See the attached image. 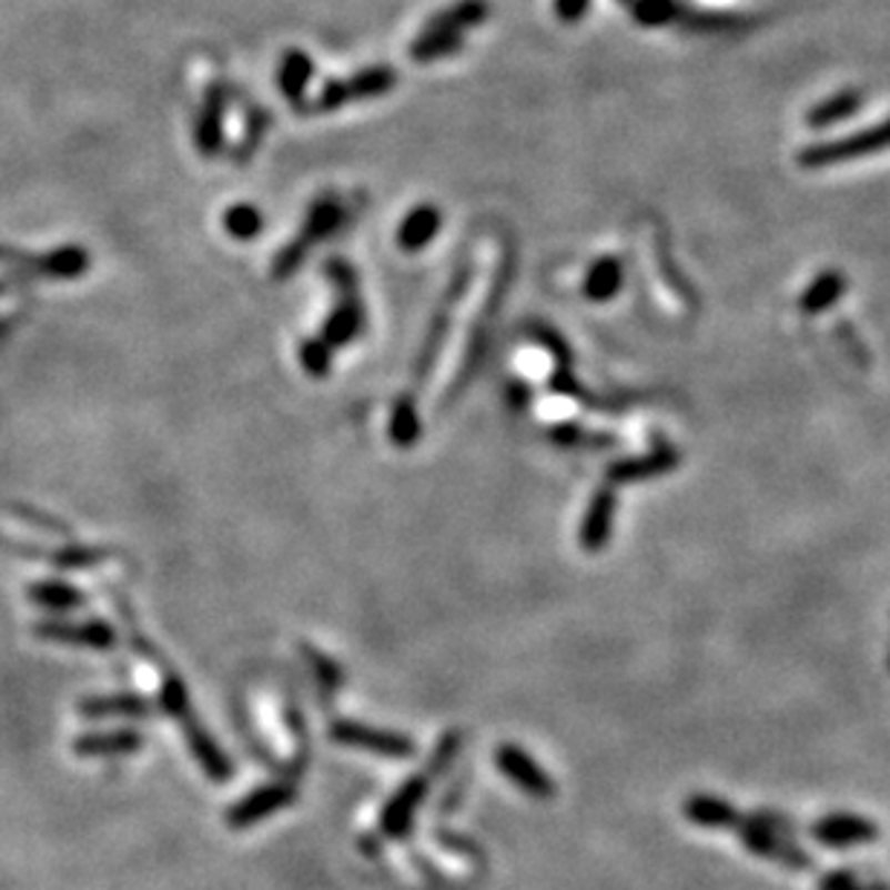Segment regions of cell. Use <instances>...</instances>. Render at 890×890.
<instances>
[{
  "label": "cell",
  "instance_id": "6da1fadb",
  "mask_svg": "<svg viewBox=\"0 0 890 890\" xmlns=\"http://www.w3.org/2000/svg\"><path fill=\"white\" fill-rule=\"evenodd\" d=\"M882 151H890V117L884 122L873 124V128H864V131L847 133L841 139H832V142H818V145L803 148L798 154V162L801 169H830V165H841V162H853V160H864V156L882 154Z\"/></svg>",
  "mask_w": 890,
  "mask_h": 890
},
{
  "label": "cell",
  "instance_id": "7a4b0ae2",
  "mask_svg": "<svg viewBox=\"0 0 890 890\" xmlns=\"http://www.w3.org/2000/svg\"><path fill=\"white\" fill-rule=\"evenodd\" d=\"M327 275L336 281L338 286V310L327 318L322 333V342L327 344L330 351H336L342 344H351L353 338L362 333L365 327V315H362V301H358L356 292V277H353V270L344 261H330Z\"/></svg>",
  "mask_w": 890,
  "mask_h": 890
},
{
  "label": "cell",
  "instance_id": "3957f363",
  "mask_svg": "<svg viewBox=\"0 0 890 890\" xmlns=\"http://www.w3.org/2000/svg\"><path fill=\"white\" fill-rule=\"evenodd\" d=\"M396 88V73L391 67L380 64V67H365L358 70L356 75L351 79H336L327 81L322 88V93L315 95L310 110L313 113H324V110H338L344 104L353 102H365V99H376V95H385Z\"/></svg>",
  "mask_w": 890,
  "mask_h": 890
},
{
  "label": "cell",
  "instance_id": "277c9868",
  "mask_svg": "<svg viewBox=\"0 0 890 890\" xmlns=\"http://www.w3.org/2000/svg\"><path fill=\"white\" fill-rule=\"evenodd\" d=\"M342 205H338L336 198H322L318 203L310 209V218L307 223H304V229H301L299 234H295V241L290 243L286 249H281L275 257V266H272V277H286L292 275V272L299 270L301 263H304V257H307L310 249L315 246V243H322L324 237H330V234L336 232L338 223H342Z\"/></svg>",
  "mask_w": 890,
  "mask_h": 890
},
{
  "label": "cell",
  "instance_id": "5b68a950",
  "mask_svg": "<svg viewBox=\"0 0 890 890\" xmlns=\"http://www.w3.org/2000/svg\"><path fill=\"white\" fill-rule=\"evenodd\" d=\"M468 275H472V266L461 263V270L454 272V277H452V286H448V292H445V304L439 307V313L434 315L428 336H425L423 351H419V358H416L414 376H411V387H408L411 396L419 391V385H423V380H425V373H428V367L434 365V358H437L439 347H443L445 330H448V324H452V307L463 299V292H466V286H468Z\"/></svg>",
  "mask_w": 890,
  "mask_h": 890
},
{
  "label": "cell",
  "instance_id": "8992f818",
  "mask_svg": "<svg viewBox=\"0 0 890 890\" xmlns=\"http://www.w3.org/2000/svg\"><path fill=\"white\" fill-rule=\"evenodd\" d=\"M330 737L342 746L351 749H362V752L382 755V758H411L414 755V744L408 737L396 735V731L385 729H371L362 722L353 720H336L330 726Z\"/></svg>",
  "mask_w": 890,
  "mask_h": 890
},
{
  "label": "cell",
  "instance_id": "52a82bcc",
  "mask_svg": "<svg viewBox=\"0 0 890 890\" xmlns=\"http://www.w3.org/2000/svg\"><path fill=\"white\" fill-rule=\"evenodd\" d=\"M737 836L744 841L755 856H763V859H775L787 864L792 870H807L810 868V859L798 850L796 845L783 841L778 832H775V821H767V818H749V821H737Z\"/></svg>",
  "mask_w": 890,
  "mask_h": 890
},
{
  "label": "cell",
  "instance_id": "ba28073f",
  "mask_svg": "<svg viewBox=\"0 0 890 890\" xmlns=\"http://www.w3.org/2000/svg\"><path fill=\"white\" fill-rule=\"evenodd\" d=\"M295 798H299V792H295L292 783H270V787L252 789L246 798H241L234 807H229L226 825L234 827V830L252 827L257 821H263V818H270L272 812L290 807Z\"/></svg>",
  "mask_w": 890,
  "mask_h": 890
},
{
  "label": "cell",
  "instance_id": "9c48e42d",
  "mask_svg": "<svg viewBox=\"0 0 890 890\" xmlns=\"http://www.w3.org/2000/svg\"><path fill=\"white\" fill-rule=\"evenodd\" d=\"M812 839L832 850H847L856 845H873L879 839V827L870 818L853 812H830L812 825Z\"/></svg>",
  "mask_w": 890,
  "mask_h": 890
},
{
  "label": "cell",
  "instance_id": "30bf717a",
  "mask_svg": "<svg viewBox=\"0 0 890 890\" xmlns=\"http://www.w3.org/2000/svg\"><path fill=\"white\" fill-rule=\"evenodd\" d=\"M497 760V769L509 778L512 783H518L520 789H524L526 796L529 798H538V801H547V798H553L555 787L553 781H549V775L544 772V769L535 763L529 755L520 749V746L515 744H504L500 749H497L495 755Z\"/></svg>",
  "mask_w": 890,
  "mask_h": 890
},
{
  "label": "cell",
  "instance_id": "8fae6325",
  "mask_svg": "<svg viewBox=\"0 0 890 890\" xmlns=\"http://www.w3.org/2000/svg\"><path fill=\"white\" fill-rule=\"evenodd\" d=\"M614 518H616V495L610 486H601V489L593 495L590 506H587L584 524L581 529H578V544H581L587 553H599V549H605L607 540H610V533H614Z\"/></svg>",
  "mask_w": 890,
  "mask_h": 890
},
{
  "label": "cell",
  "instance_id": "7c38bea8",
  "mask_svg": "<svg viewBox=\"0 0 890 890\" xmlns=\"http://www.w3.org/2000/svg\"><path fill=\"white\" fill-rule=\"evenodd\" d=\"M425 796H428V778H425V775H416V778H411V781L387 801L385 812H382V832L391 836V839H402V836L408 832L416 807L425 801Z\"/></svg>",
  "mask_w": 890,
  "mask_h": 890
},
{
  "label": "cell",
  "instance_id": "4fadbf2b",
  "mask_svg": "<svg viewBox=\"0 0 890 890\" xmlns=\"http://www.w3.org/2000/svg\"><path fill=\"white\" fill-rule=\"evenodd\" d=\"M223 110H226V95L214 84L205 93L203 110H200L198 124H194V139L203 156H218L223 148Z\"/></svg>",
  "mask_w": 890,
  "mask_h": 890
},
{
  "label": "cell",
  "instance_id": "5bb4252c",
  "mask_svg": "<svg viewBox=\"0 0 890 890\" xmlns=\"http://www.w3.org/2000/svg\"><path fill=\"white\" fill-rule=\"evenodd\" d=\"M489 16H492V9L486 0H457V3H452V7L443 9V12H437V16L431 18V21L425 23V30L448 32V36L466 38L468 30L481 27V23L486 21Z\"/></svg>",
  "mask_w": 890,
  "mask_h": 890
},
{
  "label": "cell",
  "instance_id": "9a60e30c",
  "mask_svg": "<svg viewBox=\"0 0 890 890\" xmlns=\"http://www.w3.org/2000/svg\"><path fill=\"white\" fill-rule=\"evenodd\" d=\"M315 73V64L304 50H286L281 64H277V88L292 102V108L301 110L304 93L310 88V79Z\"/></svg>",
  "mask_w": 890,
  "mask_h": 890
},
{
  "label": "cell",
  "instance_id": "2e32d148",
  "mask_svg": "<svg viewBox=\"0 0 890 890\" xmlns=\"http://www.w3.org/2000/svg\"><path fill=\"white\" fill-rule=\"evenodd\" d=\"M679 463V454L668 445L657 448L654 454H645V457H636V461H625L610 466L607 472V481L610 483H634V481H645V477H657L671 472L674 466Z\"/></svg>",
  "mask_w": 890,
  "mask_h": 890
},
{
  "label": "cell",
  "instance_id": "e0dca14e",
  "mask_svg": "<svg viewBox=\"0 0 890 890\" xmlns=\"http://www.w3.org/2000/svg\"><path fill=\"white\" fill-rule=\"evenodd\" d=\"M185 737H189V746H191V755L198 758L200 769H203L212 781H226L229 775H232V767H229V758L223 752H220V746L214 744L212 737L205 735L203 726L198 722V717L191 722H185L183 726Z\"/></svg>",
  "mask_w": 890,
  "mask_h": 890
},
{
  "label": "cell",
  "instance_id": "ac0fdd59",
  "mask_svg": "<svg viewBox=\"0 0 890 890\" xmlns=\"http://www.w3.org/2000/svg\"><path fill=\"white\" fill-rule=\"evenodd\" d=\"M439 226H443V214L434 205H416V209H411L408 218L402 220L400 246L405 252H419V249H425L434 241Z\"/></svg>",
  "mask_w": 890,
  "mask_h": 890
},
{
  "label": "cell",
  "instance_id": "d6986e66",
  "mask_svg": "<svg viewBox=\"0 0 890 890\" xmlns=\"http://www.w3.org/2000/svg\"><path fill=\"white\" fill-rule=\"evenodd\" d=\"M686 818L697 827H708V830H729L737 827L740 816L729 801L715 796H691L686 801Z\"/></svg>",
  "mask_w": 890,
  "mask_h": 890
},
{
  "label": "cell",
  "instance_id": "ffe728a7",
  "mask_svg": "<svg viewBox=\"0 0 890 890\" xmlns=\"http://www.w3.org/2000/svg\"><path fill=\"white\" fill-rule=\"evenodd\" d=\"M861 104H864V95H861L859 90H841V93L830 95V99H825L821 104H816V108L807 113V124H810V128H830V124L845 122V119H850L853 113H859Z\"/></svg>",
  "mask_w": 890,
  "mask_h": 890
},
{
  "label": "cell",
  "instance_id": "44dd1931",
  "mask_svg": "<svg viewBox=\"0 0 890 890\" xmlns=\"http://www.w3.org/2000/svg\"><path fill=\"white\" fill-rule=\"evenodd\" d=\"M621 281H625V270L619 257H599L587 272L584 295L590 301H610L621 290Z\"/></svg>",
  "mask_w": 890,
  "mask_h": 890
},
{
  "label": "cell",
  "instance_id": "7402d4cb",
  "mask_svg": "<svg viewBox=\"0 0 890 890\" xmlns=\"http://www.w3.org/2000/svg\"><path fill=\"white\" fill-rule=\"evenodd\" d=\"M845 290H847V277L841 275V272H825V275H818L810 284V290L801 295V310L807 315L825 313V310H830L832 304L845 295Z\"/></svg>",
  "mask_w": 890,
  "mask_h": 890
},
{
  "label": "cell",
  "instance_id": "603a6c76",
  "mask_svg": "<svg viewBox=\"0 0 890 890\" xmlns=\"http://www.w3.org/2000/svg\"><path fill=\"white\" fill-rule=\"evenodd\" d=\"M142 746V737L136 731H108V735H84L75 740L79 755H128L136 752Z\"/></svg>",
  "mask_w": 890,
  "mask_h": 890
},
{
  "label": "cell",
  "instance_id": "cb8c5ba5",
  "mask_svg": "<svg viewBox=\"0 0 890 890\" xmlns=\"http://www.w3.org/2000/svg\"><path fill=\"white\" fill-rule=\"evenodd\" d=\"M41 634L52 636V639H61V643L90 645V648H113V645H117V634H113L108 625H102V621L75 625V628H67V625H47Z\"/></svg>",
  "mask_w": 890,
  "mask_h": 890
},
{
  "label": "cell",
  "instance_id": "d4e9b609",
  "mask_svg": "<svg viewBox=\"0 0 890 890\" xmlns=\"http://www.w3.org/2000/svg\"><path fill=\"white\" fill-rule=\"evenodd\" d=\"M423 425H419V411H416V400L411 394H402L396 400L394 411H391V439L400 448H411L419 439Z\"/></svg>",
  "mask_w": 890,
  "mask_h": 890
},
{
  "label": "cell",
  "instance_id": "484cf974",
  "mask_svg": "<svg viewBox=\"0 0 890 890\" xmlns=\"http://www.w3.org/2000/svg\"><path fill=\"white\" fill-rule=\"evenodd\" d=\"M81 711L88 717H142L151 715V706L142 697H99L81 702Z\"/></svg>",
  "mask_w": 890,
  "mask_h": 890
},
{
  "label": "cell",
  "instance_id": "4316f807",
  "mask_svg": "<svg viewBox=\"0 0 890 890\" xmlns=\"http://www.w3.org/2000/svg\"><path fill=\"white\" fill-rule=\"evenodd\" d=\"M160 706H162V711L174 717L180 726H185V722L194 720V711H191V700H189V691H185V686H183V679L171 671H169V677H162Z\"/></svg>",
  "mask_w": 890,
  "mask_h": 890
},
{
  "label": "cell",
  "instance_id": "83f0119b",
  "mask_svg": "<svg viewBox=\"0 0 890 890\" xmlns=\"http://www.w3.org/2000/svg\"><path fill=\"white\" fill-rule=\"evenodd\" d=\"M677 16H679L677 0H634V3H630V18H634L639 27H648V30L677 21Z\"/></svg>",
  "mask_w": 890,
  "mask_h": 890
},
{
  "label": "cell",
  "instance_id": "f1b7e54d",
  "mask_svg": "<svg viewBox=\"0 0 890 890\" xmlns=\"http://www.w3.org/2000/svg\"><path fill=\"white\" fill-rule=\"evenodd\" d=\"M223 226H226V232L232 234V237H237V241H252L255 234H261L263 218L255 205L241 203L226 209V214H223Z\"/></svg>",
  "mask_w": 890,
  "mask_h": 890
},
{
  "label": "cell",
  "instance_id": "f546056e",
  "mask_svg": "<svg viewBox=\"0 0 890 890\" xmlns=\"http://www.w3.org/2000/svg\"><path fill=\"white\" fill-rule=\"evenodd\" d=\"M330 358H333V351H330L322 338H310V342L301 344V365L307 367V373H313L315 380L327 376Z\"/></svg>",
  "mask_w": 890,
  "mask_h": 890
},
{
  "label": "cell",
  "instance_id": "4dcf8cb0",
  "mask_svg": "<svg viewBox=\"0 0 890 890\" xmlns=\"http://www.w3.org/2000/svg\"><path fill=\"white\" fill-rule=\"evenodd\" d=\"M36 599L50 607H59V610H67V607L84 601L79 590H70V587H61V584H44L41 590H36Z\"/></svg>",
  "mask_w": 890,
  "mask_h": 890
},
{
  "label": "cell",
  "instance_id": "1f68e13d",
  "mask_svg": "<svg viewBox=\"0 0 890 890\" xmlns=\"http://www.w3.org/2000/svg\"><path fill=\"white\" fill-rule=\"evenodd\" d=\"M590 9V0H553V12L558 21L564 23H576L587 16Z\"/></svg>",
  "mask_w": 890,
  "mask_h": 890
},
{
  "label": "cell",
  "instance_id": "d6a6232c",
  "mask_svg": "<svg viewBox=\"0 0 890 890\" xmlns=\"http://www.w3.org/2000/svg\"><path fill=\"white\" fill-rule=\"evenodd\" d=\"M307 654H310V663H313L315 674H318V682H322V686H327V691H333V688H336L338 682H342V674H338L336 665L330 663V659L318 657L315 650H307Z\"/></svg>",
  "mask_w": 890,
  "mask_h": 890
}]
</instances>
